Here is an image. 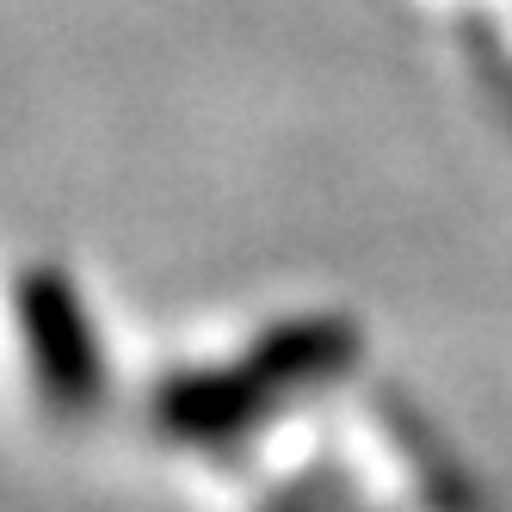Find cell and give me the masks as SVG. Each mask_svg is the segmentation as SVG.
Segmentation results:
<instances>
[{
	"label": "cell",
	"instance_id": "7a4b0ae2",
	"mask_svg": "<svg viewBox=\"0 0 512 512\" xmlns=\"http://www.w3.org/2000/svg\"><path fill=\"white\" fill-rule=\"evenodd\" d=\"M278 512H315V506H303V500H297V506H290V500H284V506H278Z\"/></svg>",
	"mask_w": 512,
	"mask_h": 512
},
{
	"label": "cell",
	"instance_id": "6da1fadb",
	"mask_svg": "<svg viewBox=\"0 0 512 512\" xmlns=\"http://www.w3.org/2000/svg\"><path fill=\"white\" fill-rule=\"evenodd\" d=\"M13 327H19V352L31 389L44 408L56 414H87L105 401V352H99V327L81 303V290L56 266H31L13 284Z\"/></svg>",
	"mask_w": 512,
	"mask_h": 512
}]
</instances>
